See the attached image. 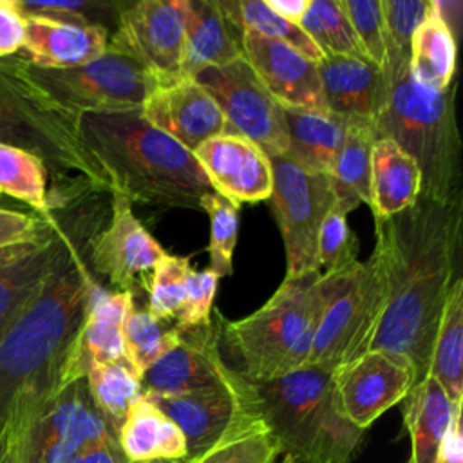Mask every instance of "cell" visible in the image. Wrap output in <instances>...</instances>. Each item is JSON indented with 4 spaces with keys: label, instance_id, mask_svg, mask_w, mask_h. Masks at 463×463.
Wrapping results in <instances>:
<instances>
[{
    "label": "cell",
    "instance_id": "6da1fadb",
    "mask_svg": "<svg viewBox=\"0 0 463 463\" xmlns=\"http://www.w3.org/2000/svg\"><path fill=\"white\" fill-rule=\"evenodd\" d=\"M461 201L420 197L411 208L374 221L383 311L371 344L403 356L416 383L429 374L432 344L456 275L461 246Z\"/></svg>",
    "mask_w": 463,
    "mask_h": 463
},
{
    "label": "cell",
    "instance_id": "7a4b0ae2",
    "mask_svg": "<svg viewBox=\"0 0 463 463\" xmlns=\"http://www.w3.org/2000/svg\"><path fill=\"white\" fill-rule=\"evenodd\" d=\"M99 289L76 244L0 342V441L80 380L74 340Z\"/></svg>",
    "mask_w": 463,
    "mask_h": 463
},
{
    "label": "cell",
    "instance_id": "3957f363",
    "mask_svg": "<svg viewBox=\"0 0 463 463\" xmlns=\"http://www.w3.org/2000/svg\"><path fill=\"white\" fill-rule=\"evenodd\" d=\"M78 132L107 190L130 204L201 210L213 192L194 154L152 127L141 109L80 114Z\"/></svg>",
    "mask_w": 463,
    "mask_h": 463
},
{
    "label": "cell",
    "instance_id": "277c9868",
    "mask_svg": "<svg viewBox=\"0 0 463 463\" xmlns=\"http://www.w3.org/2000/svg\"><path fill=\"white\" fill-rule=\"evenodd\" d=\"M250 382L255 409L280 454L293 463H351L364 438L344 412L335 374L304 365Z\"/></svg>",
    "mask_w": 463,
    "mask_h": 463
},
{
    "label": "cell",
    "instance_id": "5b68a950",
    "mask_svg": "<svg viewBox=\"0 0 463 463\" xmlns=\"http://www.w3.org/2000/svg\"><path fill=\"white\" fill-rule=\"evenodd\" d=\"M326 295L327 277L320 271L284 279L257 311L221 320L219 342L237 360L233 369L246 380L266 382L307 365Z\"/></svg>",
    "mask_w": 463,
    "mask_h": 463
},
{
    "label": "cell",
    "instance_id": "8992f818",
    "mask_svg": "<svg viewBox=\"0 0 463 463\" xmlns=\"http://www.w3.org/2000/svg\"><path fill=\"white\" fill-rule=\"evenodd\" d=\"M374 128L378 137L392 139L418 165L420 197L461 201V145L452 85L436 92L407 74L391 87Z\"/></svg>",
    "mask_w": 463,
    "mask_h": 463
},
{
    "label": "cell",
    "instance_id": "52a82bcc",
    "mask_svg": "<svg viewBox=\"0 0 463 463\" xmlns=\"http://www.w3.org/2000/svg\"><path fill=\"white\" fill-rule=\"evenodd\" d=\"M0 145L36 156L54 174H74L107 192L101 172L81 145L78 116L58 107L25 72L20 54L0 58Z\"/></svg>",
    "mask_w": 463,
    "mask_h": 463
},
{
    "label": "cell",
    "instance_id": "ba28073f",
    "mask_svg": "<svg viewBox=\"0 0 463 463\" xmlns=\"http://www.w3.org/2000/svg\"><path fill=\"white\" fill-rule=\"evenodd\" d=\"M326 277L327 295L307 365L336 373L371 349L383 311V289L371 257L345 273Z\"/></svg>",
    "mask_w": 463,
    "mask_h": 463
},
{
    "label": "cell",
    "instance_id": "9c48e42d",
    "mask_svg": "<svg viewBox=\"0 0 463 463\" xmlns=\"http://www.w3.org/2000/svg\"><path fill=\"white\" fill-rule=\"evenodd\" d=\"M24 65L27 76L74 116L141 109L157 87V80L141 65L112 51L69 69H40L25 60Z\"/></svg>",
    "mask_w": 463,
    "mask_h": 463
},
{
    "label": "cell",
    "instance_id": "30bf717a",
    "mask_svg": "<svg viewBox=\"0 0 463 463\" xmlns=\"http://www.w3.org/2000/svg\"><path fill=\"white\" fill-rule=\"evenodd\" d=\"M112 438L116 434L80 378L11 432V463H67Z\"/></svg>",
    "mask_w": 463,
    "mask_h": 463
},
{
    "label": "cell",
    "instance_id": "8fae6325",
    "mask_svg": "<svg viewBox=\"0 0 463 463\" xmlns=\"http://www.w3.org/2000/svg\"><path fill=\"white\" fill-rule=\"evenodd\" d=\"M271 161V204L286 251V279L318 273L317 241L322 221L333 206L327 174H317L284 156Z\"/></svg>",
    "mask_w": 463,
    "mask_h": 463
},
{
    "label": "cell",
    "instance_id": "7c38bea8",
    "mask_svg": "<svg viewBox=\"0 0 463 463\" xmlns=\"http://www.w3.org/2000/svg\"><path fill=\"white\" fill-rule=\"evenodd\" d=\"M194 80L221 109L226 132L239 134L259 145L268 157L288 152L282 107L260 83L250 63L241 56L230 63L206 67Z\"/></svg>",
    "mask_w": 463,
    "mask_h": 463
},
{
    "label": "cell",
    "instance_id": "4fadbf2b",
    "mask_svg": "<svg viewBox=\"0 0 463 463\" xmlns=\"http://www.w3.org/2000/svg\"><path fill=\"white\" fill-rule=\"evenodd\" d=\"M107 51L134 60L157 83L181 78L184 0L123 2Z\"/></svg>",
    "mask_w": 463,
    "mask_h": 463
},
{
    "label": "cell",
    "instance_id": "5bb4252c",
    "mask_svg": "<svg viewBox=\"0 0 463 463\" xmlns=\"http://www.w3.org/2000/svg\"><path fill=\"white\" fill-rule=\"evenodd\" d=\"M148 400L183 432L186 459L203 454L226 436L260 418L250 382L237 371L228 385L177 396H152Z\"/></svg>",
    "mask_w": 463,
    "mask_h": 463
},
{
    "label": "cell",
    "instance_id": "9a60e30c",
    "mask_svg": "<svg viewBox=\"0 0 463 463\" xmlns=\"http://www.w3.org/2000/svg\"><path fill=\"white\" fill-rule=\"evenodd\" d=\"M76 244L49 217L36 239L0 250V342Z\"/></svg>",
    "mask_w": 463,
    "mask_h": 463
},
{
    "label": "cell",
    "instance_id": "2e32d148",
    "mask_svg": "<svg viewBox=\"0 0 463 463\" xmlns=\"http://www.w3.org/2000/svg\"><path fill=\"white\" fill-rule=\"evenodd\" d=\"M219 327L181 329L177 344L141 376L143 396H177L228 385L235 369L221 354Z\"/></svg>",
    "mask_w": 463,
    "mask_h": 463
},
{
    "label": "cell",
    "instance_id": "e0dca14e",
    "mask_svg": "<svg viewBox=\"0 0 463 463\" xmlns=\"http://www.w3.org/2000/svg\"><path fill=\"white\" fill-rule=\"evenodd\" d=\"M333 374L344 412L362 430L400 403L416 383L409 360L382 349L365 351Z\"/></svg>",
    "mask_w": 463,
    "mask_h": 463
},
{
    "label": "cell",
    "instance_id": "ac0fdd59",
    "mask_svg": "<svg viewBox=\"0 0 463 463\" xmlns=\"http://www.w3.org/2000/svg\"><path fill=\"white\" fill-rule=\"evenodd\" d=\"M166 251L134 215L121 195H112L109 222L89 239V264L119 291L134 293L137 280Z\"/></svg>",
    "mask_w": 463,
    "mask_h": 463
},
{
    "label": "cell",
    "instance_id": "d6986e66",
    "mask_svg": "<svg viewBox=\"0 0 463 463\" xmlns=\"http://www.w3.org/2000/svg\"><path fill=\"white\" fill-rule=\"evenodd\" d=\"M210 186L219 195L241 206L259 203L271 195L273 174L266 152L244 136L224 132L194 152Z\"/></svg>",
    "mask_w": 463,
    "mask_h": 463
},
{
    "label": "cell",
    "instance_id": "ffe728a7",
    "mask_svg": "<svg viewBox=\"0 0 463 463\" xmlns=\"http://www.w3.org/2000/svg\"><path fill=\"white\" fill-rule=\"evenodd\" d=\"M141 116L190 152L226 132L221 109L194 78L157 83L141 105Z\"/></svg>",
    "mask_w": 463,
    "mask_h": 463
},
{
    "label": "cell",
    "instance_id": "44dd1931",
    "mask_svg": "<svg viewBox=\"0 0 463 463\" xmlns=\"http://www.w3.org/2000/svg\"><path fill=\"white\" fill-rule=\"evenodd\" d=\"M241 51L280 107L326 109L317 61L282 42L251 31L241 33Z\"/></svg>",
    "mask_w": 463,
    "mask_h": 463
},
{
    "label": "cell",
    "instance_id": "7402d4cb",
    "mask_svg": "<svg viewBox=\"0 0 463 463\" xmlns=\"http://www.w3.org/2000/svg\"><path fill=\"white\" fill-rule=\"evenodd\" d=\"M324 105L349 121L374 123L385 107L391 85L385 72L367 61L347 56H324L318 63Z\"/></svg>",
    "mask_w": 463,
    "mask_h": 463
},
{
    "label": "cell",
    "instance_id": "603a6c76",
    "mask_svg": "<svg viewBox=\"0 0 463 463\" xmlns=\"http://www.w3.org/2000/svg\"><path fill=\"white\" fill-rule=\"evenodd\" d=\"M110 31L99 25H74L45 16H25V42L18 52L40 69H69L101 56Z\"/></svg>",
    "mask_w": 463,
    "mask_h": 463
},
{
    "label": "cell",
    "instance_id": "cb8c5ba5",
    "mask_svg": "<svg viewBox=\"0 0 463 463\" xmlns=\"http://www.w3.org/2000/svg\"><path fill=\"white\" fill-rule=\"evenodd\" d=\"M134 306V293L99 289L83 318L72 349V367L85 378L92 365L125 358L123 326Z\"/></svg>",
    "mask_w": 463,
    "mask_h": 463
},
{
    "label": "cell",
    "instance_id": "d4e9b609",
    "mask_svg": "<svg viewBox=\"0 0 463 463\" xmlns=\"http://www.w3.org/2000/svg\"><path fill=\"white\" fill-rule=\"evenodd\" d=\"M224 16L219 0H184V54L181 78L242 56L241 38Z\"/></svg>",
    "mask_w": 463,
    "mask_h": 463
},
{
    "label": "cell",
    "instance_id": "484cf974",
    "mask_svg": "<svg viewBox=\"0 0 463 463\" xmlns=\"http://www.w3.org/2000/svg\"><path fill=\"white\" fill-rule=\"evenodd\" d=\"M282 112L288 134L286 156L306 170L329 175L349 121L327 109L282 107Z\"/></svg>",
    "mask_w": 463,
    "mask_h": 463
},
{
    "label": "cell",
    "instance_id": "4316f807",
    "mask_svg": "<svg viewBox=\"0 0 463 463\" xmlns=\"http://www.w3.org/2000/svg\"><path fill=\"white\" fill-rule=\"evenodd\" d=\"M369 194L374 221L411 208L421 195L418 165L389 137H376L373 145Z\"/></svg>",
    "mask_w": 463,
    "mask_h": 463
},
{
    "label": "cell",
    "instance_id": "83f0119b",
    "mask_svg": "<svg viewBox=\"0 0 463 463\" xmlns=\"http://www.w3.org/2000/svg\"><path fill=\"white\" fill-rule=\"evenodd\" d=\"M116 439L130 463L186 459L183 432L143 394L128 407Z\"/></svg>",
    "mask_w": 463,
    "mask_h": 463
},
{
    "label": "cell",
    "instance_id": "f1b7e54d",
    "mask_svg": "<svg viewBox=\"0 0 463 463\" xmlns=\"http://www.w3.org/2000/svg\"><path fill=\"white\" fill-rule=\"evenodd\" d=\"M403 402V423L411 436L409 463H434L439 441L461 403H452L441 385L427 374Z\"/></svg>",
    "mask_w": 463,
    "mask_h": 463
},
{
    "label": "cell",
    "instance_id": "f546056e",
    "mask_svg": "<svg viewBox=\"0 0 463 463\" xmlns=\"http://www.w3.org/2000/svg\"><path fill=\"white\" fill-rule=\"evenodd\" d=\"M376 137L374 123L362 119L347 123L345 139L329 172L333 204L344 213H349L358 204H371V150Z\"/></svg>",
    "mask_w": 463,
    "mask_h": 463
},
{
    "label": "cell",
    "instance_id": "4dcf8cb0",
    "mask_svg": "<svg viewBox=\"0 0 463 463\" xmlns=\"http://www.w3.org/2000/svg\"><path fill=\"white\" fill-rule=\"evenodd\" d=\"M456 67V38L441 20L434 2L414 31L411 43L409 74L423 87L443 92L450 87Z\"/></svg>",
    "mask_w": 463,
    "mask_h": 463
},
{
    "label": "cell",
    "instance_id": "1f68e13d",
    "mask_svg": "<svg viewBox=\"0 0 463 463\" xmlns=\"http://www.w3.org/2000/svg\"><path fill=\"white\" fill-rule=\"evenodd\" d=\"M429 374L452 403L463 398V279L458 277L445 302L430 353Z\"/></svg>",
    "mask_w": 463,
    "mask_h": 463
},
{
    "label": "cell",
    "instance_id": "d6a6232c",
    "mask_svg": "<svg viewBox=\"0 0 463 463\" xmlns=\"http://www.w3.org/2000/svg\"><path fill=\"white\" fill-rule=\"evenodd\" d=\"M219 5L239 34L251 31L260 36L282 42L317 63L324 58L318 47L300 29V25L277 14L266 4V0H219Z\"/></svg>",
    "mask_w": 463,
    "mask_h": 463
},
{
    "label": "cell",
    "instance_id": "836d02e7",
    "mask_svg": "<svg viewBox=\"0 0 463 463\" xmlns=\"http://www.w3.org/2000/svg\"><path fill=\"white\" fill-rule=\"evenodd\" d=\"M85 382L94 405L118 438L128 407L141 396V378L123 358L92 365L85 374Z\"/></svg>",
    "mask_w": 463,
    "mask_h": 463
},
{
    "label": "cell",
    "instance_id": "e575fe53",
    "mask_svg": "<svg viewBox=\"0 0 463 463\" xmlns=\"http://www.w3.org/2000/svg\"><path fill=\"white\" fill-rule=\"evenodd\" d=\"M429 11V0H382L383 13V72L392 87L409 74L414 31Z\"/></svg>",
    "mask_w": 463,
    "mask_h": 463
},
{
    "label": "cell",
    "instance_id": "d590c367",
    "mask_svg": "<svg viewBox=\"0 0 463 463\" xmlns=\"http://www.w3.org/2000/svg\"><path fill=\"white\" fill-rule=\"evenodd\" d=\"M298 25L318 47L322 56L367 60L340 5V0H309V5Z\"/></svg>",
    "mask_w": 463,
    "mask_h": 463
},
{
    "label": "cell",
    "instance_id": "8d00e7d4",
    "mask_svg": "<svg viewBox=\"0 0 463 463\" xmlns=\"http://www.w3.org/2000/svg\"><path fill=\"white\" fill-rule=\"evenodd\" d=\"M179 335L181 329L174 322L157 320L146 309H137L134 304L123 326L125 358L141 378L150 365L177 344Z\"/></svg>",
    "mask_w": 463,
    "mask_h": 463
},
{
    "label": "cell",
    "instance_id": "74e56055",
    "mask_svg": "<svg viewBox=\"0 0 463 463\" xmlns=\"http://www.w3.org/2000/svg\"><path fill=\"white\" fill-rule=\"evenodd\" d=\"M47 174L45 165L36 156L0 145V192L31 204L42 215L51 213Z\"/></svg>",
    "mask_w": 463,
    "mask_h": 463
},
{
    "label": "cell",
    "instance_id": "f35d334b",
    "mask_svg": "<svg viewBox=\"0 0 463 463\" xmlns=\"http://www.w3.org/2000/svg\"><path fill=\"white\" fill-rule=\"evenodd\" d=\"M279 454L275 439L259 418L183 463H273Z\"/></svg>",
    "mask_w": 463,
    "mask_h": 463
},
{
    "label": "cell",
    "instance_id": "ab89813d",
    "mask_svg": "<svg viewBox=\"0 0 463 463\" xmlns=\"http://www.w3.org/2000/svg\"><path fill=\"white\" fill-rule=\"evenodd\" d=\"M201 210L210 217V271L219 279L233 271V251L239 233V204L228 201L217 192L201 199Z\"/></svg>",
    "mask_w": 463,
    "mask_h": 463
},
{
    "label": "cell",
    "instance_id": "60d3db41",
    "mask_svg": "<svg viewBox=\"0 0 463 463\" xmlns=\"http://www.w3.org/2000/svg\"><path fill=\"white\" fill-rule=\"evenodd\" d=\"M192 266L186 257L165 253L152 268L148 280V313L157 320L174 322L184 304Z\"/></svg>",
    "mask_w": 463,
    "mask_h": 463
},
{
    "label": "cell",
    "instance_id": "b9f144b4",
    "mask_svg": "<svg viewBox=\"0 0 463 463\" xmlns=\"http://www.w3.org/2000/svg\"><path fill=\"white\" fill-rule=\"evenodd\" d=\"M24 16H45L74 25L116 27L123 2L109 0H16Z\"/></svg>",
    "mask_w": 463,
    "mask_h": 463
},
{
    "label": "cell",
    "instance_id": "7bdbcfd3",
    "mask_svg": "<svg viewBox=\"0 0 463 463\" xmlns=\"http://www.w3.org/2000/svg\"><path fill=\"white\" fill-rule=\"evenodd\" d=\"M317 255L320 273L326 275L345 273L356 262H360L358 239L347 222V213L335 204L322 221L317 241Z\"/></svg>",
    "mask_w": 463,
    "mask_h": 463
},
{
    "label": "cell",
    "instance_id": "ee69618b",
    "mask_svg": "<svg viewBox=\"0 0 463 463\" xmlns=\"http://www.w3.org/2000/svg\"><path fill=\"white\" fill-rule=\"evenodd\" d=\"M340 5L367 56L383 71V13L382 0H340Z\"/></svg>",
    "mask_w": 463,
    "mask_h": 463
},
{
    "label": "cell",
    "instance_id": "f6af8a7d",
    "mask_svg": "<svg viewBox=\"0 0 463 463\" xmlns=\"http://www.w3.org/2000/svg\"><path fill=\"white\" fill-rule=\"evenodd\" d=\"M219 277L206 269H190L186 282L184 304L174 318L179 329H192L212 324V306L217 291Z\"/></svg>",
    "mask_w": 463,
    "mask_h": 463
},
{
    "label": "cell",
    "instance_id": "bcb514c9",
    "mask_svg": "<svg viewBox=\"0 0 463 463\" xmlns=\"http://www.w3.org/2000/svg\"><path fill=\"white\" fill-rule=\"evenodd\" d=\"M51 213L34 217L22 212L0 208V250L36 239L49 224Z\"/></svg>",
    "mask_w": 463,
    "mask_h": 463
},
{
    "label": "cell",
    "instance_id": "7dc6e473",
    "mask_svg": "<svg viewBox=\"0 0 463 463\" xmlns=\"http://www.w3.org/2000/svg\"><path fill=\"white\" fill-rule=\"evenodd\" d=\"M25 42V16L16 0H0V58L14 56Z\"/></svg>",
    "mask_w": 463,
    "mask_h": 463
},
{
    "label": "cell",
    "instance_id": "c3c4849f",
    "mask_svg": "<svg viewBox=\"0 0 463 463\" xmlns=\"http://www.w3.org/2000/svg\"><path fill=\"white\" fill-rule=\"evenodd\" d=\"M436 459L439 463H463V438H461V407L456 409L449 429L445 430Z\"/></svg>",
    "mask_w": 463,
    "mask_h": 463
},
{
    "label": "cell",
    "instance_id": "681fc988",
    "mask_svg": "<svg viewBox=\"0 0 463 463\" xmlns=\"http://www.w3.org/2000/svg\"><path fill=\"white\" fill-rule=\"evenodd\" d=\"M67 463H130L121 452L118 439H107L105 443L81 452Z\"/></svg>",
    "mask_w": 463,
    "mask_h": 463
},
{
    "label": "cell",
    "instance_id": "f907efd6",
    "mask_svg": "<svg viewBox=\"0 0 463 463\" xmlns=\"http://www.w3.org/2000/svg\"><path fill=\"white\" fill-rule=\"evenodd\" d=\"M266 4L282 18L293 22L298 25V22L302 20L309 0H266Z\"/></svg>",
    "mask_w": 463,
    "mask_h": 463
},
{
    "label": "cell",
    "instance_id": "816d5d0a",
    "mask_svg": "<svg viewBox=\"0 0 463 463\" xmlns=\"http://www.w3.org/2000/svg\"><path fill=\"white\" fill-rule=\"evenodd\" d=\"M9 436H11V432H9L5 438H2V441H0V463H11V452H9Z\"/></svg>",
    "mask_w": 463,
    "mask_h": 463
},
{
    "label": "cell",
    "instance_id": "f5cc1de1",
    "mask_svg": "<svg viewBox=\"0 0 463 463\" xmlns=\"http://www.w3.org/2000/svg\"><path fill=\"white\" fill-rule=\"evenodd\" d=\"M145 463H183V461H170V459H157V461H145Z\"/></svg>",
    "mask_w": 463,
    "mask_h": 463
},
{
    "label": "cell",
    "instance_id": "db71d44e",
    "mask_svg": "<svg viewBox=\"0 0 463 463\" xmlns=\"http://www.w3.org/2000/svg\"><path fill=\"white\" fill-rule=\"evenodd\" d=\"M282 463H293V461H291V459H289V458H286V456H284V459H282Z\"/></svg>",
    "mask_w": 463,
    "mask_h": 463
},
{
    "label": "cell",
    "instance_id": "11a10c76",
    "mask_svg": "<svg viewBox=\"0 0 463 463\" xmlns=\"http://www.w3.org/2000/svg\"><path fill=\"white\" fill-rule=\"evenodd\" d=\"M407 463H409V461H407Z\"/></svg>",
    "mask_w": 463,
    "mask_h": 463
}]
</instances>
